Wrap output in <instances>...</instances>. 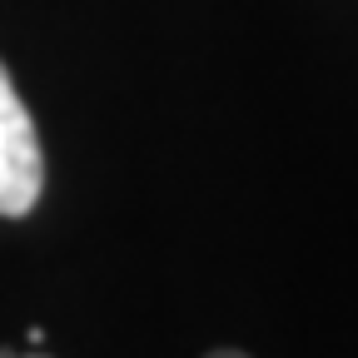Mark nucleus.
Wrapping results in <instances>:
<instances>
[{
  "mask_svg": "<svg viewBox=\"0 0 358 358\" xmlns=\"http://www.w3.org/2000/svg\"><path fill=\"white\" fill-rule=\"evenodd\" d=\"M45 189V155L35 120L20 100L10 70L0 65V219H20L40 204Z\"/></svg>",
  "mask_w": 358,
  "mask_h": 358,
  "instance_id": "obj_1",
  "label": "nucleus"
},
{
  "mask_svg": "<svg viewBox=\"0 0 358 358\" xmlns=\"http://www.w3.org/2000/svg\"><path fill=\"white\" fill-rule=\"evenodd\" d=\"M209 358H244V353H234V348H219V353H209Z\"/></svg>",
  "mask_w": 358,
  "mask_h": 358,
  "instance_id": "obj_2",
  "label": "nucleus"
},
{
  "mask_svg": "<svg viewBox=\"0 0 358 358\" xmlns=\"http://www.w3.org/2000/svg\"><path fill=\"white\" fill-rule=\"evenodd\" d=\"M30 358H45V353H30Z\"/></svg>",
  "mask_w": 358,
  "mask_h": 358,
  "instance_id": "obj_3",
  "label": "nucleus"
}]
</instances>
